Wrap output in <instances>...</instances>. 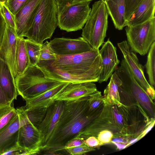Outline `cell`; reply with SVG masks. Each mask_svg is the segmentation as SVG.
Instances as JSON below:
<instances>
[{"label":"cell","instance_id":"obj_1","mask_svg":"<svg viewBox=\"0 0 155 155\" xmlns=\"http://www.w3.org/2000/svg\"><path fill=\"white\" fill-rule=\"evenodd\" d=\"M142 120L137 108L122 103L119 105H105L99 115L78 135L84 140L97 137L101 131L108 130L113 137H128L135 139L142 128Z\"/></svg>","mask_w":155,"mask_h":155},{"label":"cell","instance_id":"obj_2","mask_svg":"<svg viewBox=\"0 0 155 155\" xmlns=\"http://www.w3.org/2000/svg\"><path fill=\"white\" fill-rule=\"evenodd\" d=\"M89 96L69 102H64L63 111L48 144L43 150L54 152L65 150L69 140L83 130L101 112L103 104L93 112L89 111Z\"/></svg>","mask_w":155,"mask_h":155},{"label":"cell","instance_id":"obj_3","mask_svg":"<svg viewBox=\"0 0 155 155\" xmlns=\"http://www.w3.org/2000/svg\"><path fill=\"white\" fill-rule=\"evenodd\" d=\"M115 72L122 82L118 88L121 103L136 106L151 118H155L154 103L136 81L124 58Z\"/></svg>","mask_w":155,"mask_h":155},{"label":"cell","instance_id":"obj_4","mask_svg":"<svg viewBox=\"0 0 155 155\" xmlns=\"http://www.w3.org/2000/svg\"><path fill=\"white\" fill-rule=\"evenodd\" d=\"M99 50L93 49L87 52L72 55L55 54L52 65L70 74L86 76L98 81L102 69V62Z\"/></svg>","mask_w":155,"mask_h":155},{"label":"cell","instance_id":"obj_5","mask_svg":"<svg viewBox=\"0 0 155 155\" xmlns=\"http://www.w3.org/2000/svg\"><path fill=\"white\" fill-rule=\"evenodd\" d=\"M58 6L55 0H41L32 24L25 37L42 45L50 38L58 26Z\"/></svg>","mask_w":155,"mask_h":155},{"label":"cell","instance_id":"obj_6","mask_svg":"<svg viewBox=\"0 0 155 155\" xmlns=\"http://www.w3.org/2000/svg\"><path fill=\"white\" fill-rule=\"evenodd\" d=\"M14 80L18 95L25 101L64 82L46 77L36 65H30L22 74Z\"/></svg>","mask_w":155,"mask_h":155},{"label":"cell","instance_id":"obj_7","mask_svg":"<svg viewBox=\"0 0 155 155\" xmlns=\"http://www.w3.org/2000/svg\"><path fill=\"white\" fill-rule=\"evenodd\" d=\"M108 14L104 2L99 0L93 4L81 34L91 48L99 50L104 42L108 28Z\"/></svg>","mask_w":155,"mask_h":155},{"label":"cell","instance_id":"obj_8","mask_svg":"<svg viewBox=\"0 0 155 155\" xmlns=\"http://www.w3.org/2000/svg\"><path fill=\"white\" fill-rule=\"evenodd\" d=\"M90 3H72L69 5L58 7V26L68 32L82 29L91 10Z\"/></svg>","mask_w":155,"mask_h":155},{"label":"cell","instance_id":"obj_9","mask_svg":"<svg viewBox=\"0 0 155 155\" xmlns=\"http://www.w3.org/2000/svg\"><path fill=\"white\" fill-rule=\"evenodd\" d=\"M126 26L127 41L131 50L142 56L147 54L155 40V17L137 25Z\"/></svg>","mask_w":155,"mask_h":155},{"label":"cell","instance_id":"obj_10","mask_svg":"<svg viewBox=\"0 0 155 155\" xmlns=\"http://www.w3.org/2000/svg\"><path fill=\"white\" fill-rule=\"evenodd\" d=\"M117 45L136 81L151 99L154 100V88L147 80L144 75L143 67L140 63L135 53L131 50L127 41L118 43Z\"/></svg>","mask_w":155,"mask_h":155},{"label":"cell","instance_id":"obj_11","mask_svg":"<svg viewBox=\"0 0 155 155\" xmlns=\"http://www.w3.org/2000/svg\"><path fill=\"white\" fill-rule=\"evenodd\" d=\"M42 140L40 131L26 117L25 122L19 129L18 145L26 151V155L36 154L41 151Z\"/></svg>","mask_w":155,"mask_h":155},{"label":"cell","instance_id":"obj_12","mask_svg":"<svg viewBox=\"0 0 155 155\" xmlns=\"http://www.w3.org/2000/svg\"><path fill=\"white\" fill-rule=\"evenodd\" d=\"M64 102L56 101L47 108L45 117L37 127L42 137L41 150L49 143L63 111Z\"/></svg>","mask_w":155,"mask_h":155},{"label":"cell","instance_id":"obj_13","mask_svg":"<svg viewBox=\"0 0 155 155\" xmlns=\"http://www.w3.org/2000/svg\"><path fill=\"white\" fill-rule=\"evenodd\" d=\"M55 54L72 55L87 52L92 49L88 43L82 37L72 39L56 38L49 42Z\"/></svg>","mask_w":155,"mask_h":155},{"label":"cell","instance_id":"obj_14","mask_svg":"<svg viewBox=\"0 0 155 155\" xmlns=\"http://www.w3.org/2000/svg\"><path fill=\"white\" fill-rule=\"evenodd\" d=\"M18 114L11 122L0 131V155L18 145L19 129L26 118L23 106L16 108Z\"/></svg>","mask_w":155,"mask_h":155},{"label":"cell","instance_id":"obj_15","mask_svg":"<svg viewBox=\"0 0 155 155\" xmlns=\"http://www.w3.org/2000/svg\"><path fill=\"white\" fill-rule=\"evenodd\" d=\"M17 37L15 29L6 24L0 45V58L8 65L14 77H16V55Z\"/></svg>","mask_w":155,"mask_h":155},{"label":"cell","instance_id":"obj_16","mask_svg":"<svg viewBox=\"0 0 155 155\" xmlns=\"http://www.w3.org/2000/svg\"><path fill=\"white\" fill-rule=\"evenodd\" d=\"M97 90L93 82H69L54 98V101L69 102L90 96Z\"/></svg>","mask_w":155,"mask_h":155},{"label":"cell","instance_id":"obj_17","mask_svg":"<svg viewBox=\"0 0 155 155\" xmlns=\"http://www.w3.org/2000/svg\"><path fill=\"white\" fill-rule=\"evenodd\" d=\"M116 50L108 38L99 50L102 62L101 71L98 81L99 83L107 81L118 67L120 61L117 58Z\"/></svg>","mask_w":155,"mask_h":155},{"label":"cell","instance_id":"obj_18","mask_svg":"<svg viewBox=\"0 0 155 155\" xmlns=\"http://www.w3.org/2000/svg\"><path fill=\"white\" fill-rule=\"evenodd\" d=\"M41 0H28L15 15L16 34L24 37L30 28Z\"/></svg>","mask_w":155,"mask_h":155},{"label":"cell","instance_id":"obj_19","mask_svg":"<svg viewBox=\"0 0 155 155\" xmlns=\"http://www.w3.org/2000/svg\"><path fill=\"white\" fill-rule=\"evenodd\" d=\"M53 60H54L38 61L36 64L42 70L47 78L62 82L78 83L98 81L96 79L90 77L75 75L59 69L52 65Z\"/></svg>","mask_w":155,"mask_h":155},{"label":"cell","instance_id":"obj_20","mask_svg":"<svg viewBox=\"0 0 155 155\" xmlns=\"http://www.w3.org/2000/svg\"><path fill=\"white\" fill-rule=\"evenodd\" d=\"M0 86L3 92L11 102L18 95L14 78L7 64L0 58Z\"/></svg>","mask_w":155,"mask_h":155},{"label":"cell","instance_id":"obj_21","mask_svg":"<svg viewBox=\"0 0 155 155\" xmlns=\"http://www.w3.org/2000/svg\"><path fill=\"white\" fill-rule=\"evenodd\" d=\"M155 0H143L127 21V26L143 23L155 17Z\"/></svg>","mask_w":155,"mask_h":155},{"label":"cell","instance_id":"obj_22","mask_svg":"<svg viewBox=\"0 0 155 155\" xmlns=\"http://www.w3.org/2000/svg\"><path fill=\"white\" fill-rule=\"evenodd\" d=\"M64 82L41 94L26 101V109L38 107H48L54 101V98L68 83Z\"/></svg>","mask_w":155,"mask_h":155},{"label":"cell","instance_id":"obj_23","mask_svg":"<svg viewBox=\"0 0 155 155\" xmlns=\"http://www.w3.org/2000/svg\"><path fill=\"white\" fill-rule=\"evenodd\" d=\"M125 0H106L105 2L107 12L115 27L122 30L127 26L125 17Z\"/></svg>","mask_w":155,"mask_h":155},{"label":"cell","instance_id":"obj_24","mask_svg":"<svg viewBox=\"0 0 155 155\" xmlns=\"http://www.w3.org/2000/svg\"><path fill=\"white\" fill-rule=\"evenodd\" d=\"M122 83L120 79L114 72L104 91L103 96L104 104L118 105L121 104L118 88Z\"/></svg>","mask_w":155,"mask_h":155},{"label":"cell","instance_id":"obj_25","mask_svg":"<svg viewBox=\"0 0 155 155\" xmlns=\"http://www.w3.org/2000/svg\"><path fill=\"white\" fill-rule=\"evenodd\" d=\"M16 76L22 74L30 65L25 39L17 38L16 55Z\"/></svg>","mask_w":155,"mask_h":155},{"label":"cell","instance_id":"obj_26","mask_svg":"<svg viewBox=\"0 0 155 155\" xmlns=\"http://www.w3.org/2000/svg\"><path fill=\"white\" fill-rule=\"evenodd\" d=\"M24 111L29 122L37 127L44 119L47 108L38 107L26 109L23 106Z\"/></svg>","mask_w":155,"mask_h":155},{"label":"cell","instance_id":"obj_27","mask_svg":"<svg viewBox=\"0 0 155 155\" xmlns=\"http://www.w3.org/2000/svg\"><path fill=\"white\" fill-rule=\"evenodd\" d=\"M145 65L150 84L154 87L155 85V41L151 45L148 52Z\"/></svg>","mask_w":155,"mask_h":155},{"label":"cell","instance_id":"obj_28","mask_svg":"<svg viewBox=\"0 0 155 155\" xmlns=\"http://www.w3.org/2000/svg\"><path fill=\"white\" fill-rule=\"evenodd\" d=\"M18 114L13 102L9 106L0 109V131L6 127Z\"/></svg>","mask_w":155,"mask_h":155},{"label":"cell","instance_id":"obj_29","mask_svg":"<svg viewBox=\"0 0 155 155\" xmlns=\"http://www.w3.org/2000/svg\"><path fill=\"white\" fill-rule=\"evenodd\" d=\"M30 65L37 64L39 60L42 45L36 43L30 39H25Z\"/></svg>","mask_w":155,"mask_h":155},{"label":"cell","instance_id":"obj_30","mask_svg":"<svg viewBox=\"0 0 155 155\" xmlns=\"http://www.w3.org/2000/svg\"><path fill=\"white\" fill-rule=\"evenodd\" d=\"M88 101L89 111L91 113L97 110L104 104L103 97L101 92L97 90L90 95Z\"/></svg>","mask_w":155,"mask_h":155},{"label":"cell","instance_id":"obj_31","mask_svg":"<svg viewBox=\"0 0 155 155\" xmlns=\"http://www.w3.org/2000/svg\"><path fill=\"white\" fill-rule=\"evenodd\" d=\"M0 11L2 15L5 23L11 28L16 30L15 15L9 10L3 1H0Z\"/></svg>","mask_w":155,"mask_h":155},{"label":"cell","instance_id":"obj_32","mask_svg":"<svg viewBox=\"0 0 155 155\" xmlns=\"http://www.w3.org/2000/svg\"><path fill=\"white\" fill-rule=\"evenodd\" d=\"M55 59V54L51 49L49 42L47 41L41 45L38 61Z\"/></svg>","mask_w":155,"mask_h":155},{"label":"cell","instance_id":"obj_33","mask_svg":"<svg viewBox=\"0 0 155 155\" xmlns=\"http://www.w3.org/2000/svg\"><path fill=\"white\" fill-rule=\"evenodd\" d=\"M28 0H1L15 15Z\"/></svg>","mask_w":155,"mask_h":155},{"label":"cell","instance_id":"obj_34","mask_svg":"<svg viewBox=\"0 0 155 155\" xmlns=\"http://www.w3.org/2000/svg\"><path fill=\"white\" fill-rule=\"evenodd\" d=\"M143 0H125V17L127 22Z\"/></svg>","mask_w":155,"mask_h":155},{"label":"cell","instance_id":"obj_35","mask_svg":"<svg viewBox=\"0 0 155 155\" xmlns=\"http://www.w3.org/2000/svg\"><path fill=\"white\" fill-rule=\"evenodd\" d=\"M64 150L70 155H81L85 154L89 152L95 150V149L84 144L77 147L66 148Z\"/></svg>","mask_w":155,"mask_h":155},{"label":"cell","instance_id":"obj_36","mask_svg":"<svg viewBox=\"0 0 155 155\" xmlns=\"http://www.w3.org/2000/svg\"><path fill=\"white\" fill-rule=\"evenodd\" d=\"M113 133L110 130H103L100 131L96 137L100 141L101 145L110 143L113 137Z\"/></svg>","mask_w":155,"mask_h":155},{"label":"cell","instance_id":"obj_37","mask_svg":"<svg viewBox=\"0 0 155 155\" xmlns=\"http://www.w3.org/2000/svg\"><path fill=\"white\" fill-rule=\"evenodd\" d=\"M84 144V140L78 135L65 144L64 146V149L78 146Z\"/></svg>","mask_w":155,"mask_h":155},{"label":"cell","instance_id":"obj_38","mask_svg":"<svg viewBox=\"0 0 155 155\" xmlns=\"http://www.w3.org/2000/svg\"><path fill=\"white\" fill-rule=\"evenodd\" d=\"M84 144L88 147L94 148L101 146L97 138L94 136H91L84 140Z\"/></svg>","mask_w":155,"mask_h":155},{"label":"cell","instance_id":"obj_39","mask_svg":"<svg viewBox=\"0 0 155 155\" xmlns=\"http://www.w3.org/2000/svg\"><path fill=\"white\" fill-rule=\"evenodd\" d=\"M26 151L17 145L4 152L2 155H26Z\"/></svg>","mask_w":155,"mask_h":155},{"label":"cell","instance_id":"obj_40","mask_svg":"<svg viewBox=\"0 0 155 155\" xmlns=\"http://www.w3.org/2000/svg\"><path fill=\"white\" fill-rule=\"evenodd\" d=\"M12 102L6 97L0 86V109L9 106Z\"/></svg>","mask_w":155,"mask_h":155},{"label":"cell","instance_id":"obj_41","mask_svg":"<svg viewBox=\"0 0 155 155\" xmlns=\"http://www.w3.org/2000/svg\"><path fill=\"white\" fill-rule=\"evenodd\" d=\"M155 119L153 120L147 126L144 128L141 133L137 137L136 142L143 137L154 126L155 124Z\"/></svg>","mask_w":155,"mask_h":155},{"label":"cell","instance_id":"obj_42","mask_svg":"<svg viewBox=\"0 0 155 155\" xmlns=\"http://www.w3.org/2000/svg\"><path fill=\"white\" fill-rule=\"evenodd\" d=\"M5 26V21L0 11V45L2 41Z\"/></svg>","mask_w":155,"mask_h":155},{"label":"cell","instance_id":"obj_43","mask_svg":"<svg viewBox=\"0 0 155 155\" xmlns=\"http://www.w3.org/2000/svg\"><path fill=\"white\" fill-rule=\"evenodd\" d=\"M58 7H62L71 5L73 0H55Z\"/></svg>","mask_w":155,"mask_h":155},{"label":"cell","instance_id":"obj_44","mask_svg":"<svg viewBox=\"0 0 155 155\" xmlns=\"http://www.w3.org/2000/svg\"><path fill=\"white\" fill-rule=\"evenodd\" d=\"M92 0H73L72 3L91 1Z\"/></svg>","mask_w":155,"mask_h":155},{"label":"cell","instance_id":"obj_45","mask_svg":"<svg viewBox=\"0 0 155 155\" xmlns=\"http://www.w3.org/2000/svg\"><path fill=\"white\" fill-rule=\"evenodd\" d=\"M101 0L104 2L106 0Z\"/></svg>","mask_w":155,"mask_h":155},{"label":"cell","instance_id":"obj_46","mask_svg":"<svg viewBox=\"0 0 155 155\" xmlns=\"http://www.w3.org/2000/svg\"><path fill=\"white\" fill-rule=\"evenodd\" d=\"M0 8H1V4H0Z\"/></svg>","mask_w":155,"mask_h":155},{"label":"cell","instance_id":"obj_47","mask_svg":"<svg viewBox=\"0 0 155 155\" xmlns=\"http://www.w3.org/2000/svg\"></svg>","mask_w":155,"mask_h":155}]
</instances>
